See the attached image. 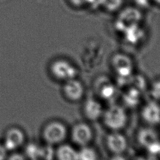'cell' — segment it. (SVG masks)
Returning <instances> with one entry per match:
<instances>
[{
    "mask_svg": "<svg viewBox=\"0 0 160 160\" xmlns=\"http://www.w3.org/2000/svg\"><path fill=\"white\" fill-rule=\"evenodd\" d=\"M158 134L154 130L150 128L141 129L138 134L139 143L144 147H151L152 145L158 142Z\"/></svg>",
    "mask_w": 160,
    "mask_h": 160,
    "instance_id": "11",
    "label": "cell"
},
{
    "mask_svg": "<svg viewBox=\"0 0 160 160\" xmlns=\"http://www.w3.org/2000/svg\"><path fill=\"white\" fill-rule=\"evenodd\" d=\"M100 84L98 86V93L102 99L109 101L114 98L116 89L112 83L105 81L104 83H100Z\"/></svg>",
    "mask_w": 160,
    "mask_h": 160,
    "instance_id": "13",
    "label": "cell"
},
{
    "mask_svg": "<svg viewBox=\"0 0 160 160\" xmlns=\"http://www.w3.org/2000/svg\"><path fill=\"white\" fill-rule=\"evenodd\" d=\"M114 71L119 78L128 79L133 72V62L128 56L118 53L113 56L111 60Z\"/></svg>",
    "mask_w": 160,
    "mask_h": 160,
    "instance_id": "4",
    "label": "cell"
},
{
    "mask_svg": "<svg viewBox=\"0 0 160 160\" xmlns=\"http://www.w3.org/2000/svg\"><path fill=\"white\" fill-rule=\"evenodd\" d=\"M57 160H78V151L68 144H62L55 151Z\"/></svg>",
    "mask_w": 160,
    "mask_h": 160,
    "instance_id": "12",
    "label": "cell"
},
{
    "mask_svg": "<svg viewBox=\"0 0 160 160\" xmlns=\"http://www.w3.org/2000/svg\"><path fill=\"white\" fill-rule=\"evenodd\" d=\"M104 125L112 131L124 128L128 122V115L124 108L119 104H111L104 110L102 116Z\"/></svg>",
    "mask_w": 160,
    "mask_h": 160,
    "instance_id": "1",
    "label": "cell"
},
{
    "mask_svg": "<svg viewBox=\"0 0 160 160\" xmlns=\"http://www.w3.org/2000/svg\"><path fill=\"white\" fill-rule=\"evenodd\" d=\"M55 151L51 144L41 146L39 160H52L55 157Z\"/></svg>",
    "mask_w": 160,
    "mask_h": 160,
    "instance_id": "17",
    "label": "cell"
},
{
    "mask_svg": "<svg viewBox=\"0 0 160 160\" xmlns=\"http://www.w3.org/2000/svg\"><path fill=\"white\" fill-rule=\"evenodd\" d=\"M141 117L149 125H156L160 123V106L158 101L151 100L146 102L142 108Z\"/></svg>",
    "mask_w": 160,
    "mask_h": 160,
    "instance_id": "9",
    "label": "cell"
},
{
    "mask_svg": "<svg viewBox=\"0 0 160 160\" xmlns=\"http://www.w3.org/2000/svg\"><path fill=\"white\" fill-rule=\"evenodd\" d=\"M83 112L88 119L96 121L102 117L104 110L101 104L98 100L89 98L84 103Z\"/></svg>",
    "mask_w": 160,
    "mask_h": 160,
    "instance_id": "10",
    "label": "cell"
},
{
    "mask_svg": "<svg viewBox=\"0 0 160 160\" xmlns=\"http://www.w3.org/2000/svg\"><path fill=\"white\" fill-rule=\"evenodd\" d=\"M7 160H26L24 155L21 153L14 152L11 154L8 158H6Z\"/></svg>",
    "mask_w": 160,
    "mask_h": 160,
    "instance_id": "19",
    "label": "cell"
},
{
    "mask_svg": "<svg viewBox=\"0 0 160 160\" xmlns=\"http://www.w3.org/2000/svg\"><path fill=\"white\" fill-rule=\"evenodd\" d=\"M71 137L74 144L82 147L91 142L93 138V132L89 125L86 122H80L72 126Z\"/></svg>",
    "mask_w": 160,
    "mask_h": 160,
    "instance_id": "5",
    "label": "cell"
},
{
    "mask_svg": "<svg viewBox=\"0 0 160 160\" xmlns=\"http://www.w3.org/2000/svg\"><path fill=\"white\" fill-rule=\"evenodd\" d=\"M106 143L108 149L112 154H123L128 148L126 138L119 131H113L108 134Z\"/></svg>",
    "mask_w": 160,
    "mask_h": 160,
    "instance_id": "6",
    "label": "cell"
},
{
    "mask_svg": "<svg viewBox=\"0 0 160 160\" xmlns=\"http://www.w3.org/2000/svg\"><path fill=\"white\" fill-rule=\"evenodd\" d=\"M109 160H127V159L123 156V154H112Z\"/></svg>",
    "mask_w": 160,
    "mask_h": 160,
    "instance_id": "21",
    "label": "cell"
},
{
    "mask_svg": "<svg viewBox=\"0 0 160 160\" xmlns=\"http://www.w3.org/2000/svg\"><path fill=\"white\" fill-rule=\"evenodd\" d=\"M62 91L64 96L69 101L76 102L83 97L84 88L80 81L76 78H74L65 81L62 88Z\"/></svg>",
    "mask_w": 160,
    "mask_h": 160,
    "instance_id": "8",
    "label": "cell"
},
{
    "mask_svg": "<svg viewBox=\"0 0 160 160\" xmlns=\"http://www.w3.org/2000/svg\"><path fill=\"white\" fill-rule=\"evenodd\" d=\"M78 160H98V155L94 148L87 145L78 151Z\"/></svg>",
    "mask_w": 160,
    "mask_h": 160,
    "instance_id": "15",
    "label": "cell"
},
{
    "mask_svg": "<svg viewBox=\"0 0 160 160\" xmlns=\"http://www.w3.org/2000/svg\"><path fill=\"white\" fill-rule=\"evenodd\" d=\"M140 90L133 87L128 90L124 94L123 100L125 104L128 106L134 107L138 105L140 101Z\"/></svg>",
    "mask_w": 160,
    "mask_h": 160,
    "instance_id": "14",
    "label": "cell"
},
{
    "mask_svg": "<svg viewBox=\"0 0 160 160\" xmlns=\"http://www.w3.org/2000/svg\"><path fill=\"white\" fill-rule=\"evenodd\" d=\"M50 71L54 78L64 82L76 78L78 72L72 62L61 58L52 62L50 66Z\"/></svg>",
    "mask_w": 160,
    "mask_h": 160,
    "instance_id": "3",
    "label": "cell"
},
{
    "mask_svg": "<svg viewBox=\"0 0 160 160\" xmlns=\"http://www.w3.org/2000/svg\"><path fill=\"white\" fill-rule=\"evenodd\" d=\"M25 134L18 128H11L5 133L3 145L8 151H14L20 148L24 142Z\"/></svg>",
    "mask_w": 160,
    "mask_h": 160,
    "instance_id": "7",
    "label": "cell"
},
{
    "mask_svg": "<svg viewBox=\"0 0 160 160\" xmlns=\"http://www.w3.org/2000/svg\"><path fill=\"white\" fill-rule=\"evenodd\" d=\"M68 131L66 126L58 121L48 122L42 131V137L46 144L54 146L62 143L66 139Z\"/></svg>",
    "mask_w": 160,
    "mask_h": 160,
    "instance_id": "2",
    "label": "cell"
},
{
    "mask_svg": "<svg viewBox=\"0 0 160 160\" xmlns=\"http://www.w3.org/2000/svg\"><path fill=\"white\" fill-rule=\"evenodd\" d=\"M150 94L153 100L160 101V79L154 81L150 86Z\"/></svg>",
    "mask_w": 160,
    "mask_h": 160,
    "instance_id": "18",
    "label": "cell"
},
{
    "mask_svg": "<svg viewBox=\"0 0 160 160\" xmlns=\"http://www.w3.org/2000/svg\"><path fill=\"white\" fill-rule=\"evenodd\" d=\"M8 150L3 144L0 143V160H6Z\"/></svg>",
    "mask_w": 160,
    "mask_h": 160,
    "instance_id": "20",
    "label": "cell"
},
{
    "mask_svg": "<svg viewBox=\"0 0 160 160\" xmlns=\"http://www.w3.org/2000/svg\"><path fill=\"white\" fill-rule=\"evenodd\" d=\"M41 146L35 143H29L25 148L26 156L31 160H39Z\"/></svg>",
    "mask_w": 160,
    "mask_h": 160,
    "instance_id": "16",
    "label": "cell"
}]
</instances>
